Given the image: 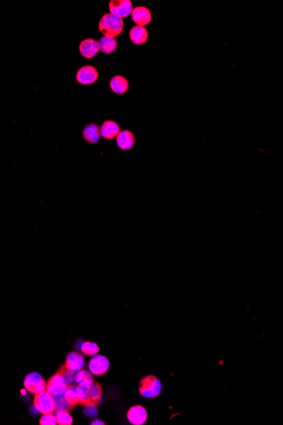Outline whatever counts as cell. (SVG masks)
Returning a JSON list of instances; mask_svg holds the SVG:
<instances>
[{
	"label": "cell",
	"mask_w": 283,
	"mask_h": 425,
	"mask_svg": "<svg viewBox=\"0 0 283 425\" xmlns=\"http://www.w3.org/2000/svg\"><path fill=\"white\" fill-rule=\"evenodd\" d=\"M46 384L43 376L38 373H31L25 378L24 386L26 390L35 395L46 390Z\"/></svg>",
	"instance_id": "5"
},
{
	"label": "cell",
	"mask_w": 283,
	"mask_h": 425,
	"mask_svg": "<svg viewBox=\"0 0 283 425\" xmlns=\"http://www.w3.org/2000/svg\"><path fill=\"white\" fill-rule=\"evenodd\" d=\"M99 28L101 33L110 38H115L120 35L124 28L123 20L115 15L108 13L106 14L100 19Z\"/></svg>",
	"instance_id": "1"
},
{
	"label": "cell",
	"mask_w": 283,
	"mask_h": 425,
	"mask_svg": "<svg viewBox=\"0 0 283 425\" xmlns=\"http://www.w3.org/2000/svg\"><path fill=\"white\" fill-rule=\"evenodd\" d=\"M127 416L128 421L133 425L144 424L148 418L146 409L140 405L131 407L127 412Z\"/></svg>",
	"instance_id": "10"
},
{
	"label": "cell",
	"mask_w": 283,
	"mask_h": 425,
	"mask_svg": "<svg viewBox=\"0 0 283 425\" xmlns=\"http://www.w3.org/2000/svg\"><path fill=\"white\" fill-rule=\"evenodd\" d=\"M85 365V359L83 356L78 352H71L66 357L65 363L64 364L65 368H67L72 371L78 372L83 368Z\"/></svg>",
	"instance_id": "16"
},
{
	"label": "cell",
	"mask_w": 283,
	"mask_h": 425,
	"mask_svg": "<svg viewBox=\"0 0 283 425\" xmlns=\"http://www.w3.org/2000/svg\"><path fill=\"white\" fill-rule=\"evenodd\" d=\"M100 129L101 137L105 139H107V140H111V139L116 138L119 133L121 132L120 125L115 121H112V120H107L106 122H103Z\"/></svg>",
	"instance_id": "13"
},
{
	"label": "cell",
	"mask_w": 283,
	"mask_h": 425,
	"mask_svg": "<svg viewBox=\"0 0 283 425\" xmlns=\"http://www.w3.org/2000/svg\"><path fill=\"white\" fill-rule=\"evenodd\" d=\"M136 143L134 133L129 130H122L116 137V144L122 150L132 149Z\"/></svg>",
	"instance_id": "12"
},
{
	"label": "cell",
	"mask_w": 283,
	"mask_h": 425,
	"mask_svg": "<svg viewBox=\"0 0 283 425\" xmlns=\"http://www.w3.org/2000/svg\"><path fill=\"white\" fill-rule=\"evenodd\" d=\"M132 18L137 26L144 27L151 22L152 15L150 11L144 6H139L132 10Z\"/></svg>",
	"instance_id": "14"
},
{
	"label": "cell",
	"mask_w": 283,
	"mask_h": 425,
	"mask_svg": "<svg viewBox=\"0 0 283 425\" xmlns=\"http://www.w3.org/2000/svg\"><path fill=\"white\" fill-rule=\"evenodd\" d=\"M76 81L82 85L95 83L99 77L98 70L92 65H85L79 69L76 73Z\"/></svg>",
	"instance_id": "9"
},
{
	"label": "cell",
	"mask_w": 283,
	"mask_h": 425,
	"mask_svg": "<svg viewBox=\"0 0 283 425\" xmlns=\"http://www.w3.org/2000/svg\"><path fill=\"white\" fill-rule=\"evenodd\" d=\"M110 86L114 93H116L117 95H123L125 93H127L129 89V82L124 76L117 75L112 77L110 82Z\"/></svg>",
	"instance_id": "18"
},
{
	"label": "cell",
	"mask_w": 283,
	"mask_h": 425,
	"mask_svg": "<svg viewBox=\"0 0 283 425\" xmlns=\"http://www.w3.org/2000/svg\"><path fill=\"white\" fill-rule=\"evenodd\" d=\"M67 386V384L62 375L59 374V372H57L56 374L53 375L47 383L46 390L53 396H57V395H64Z\"/></svg>",
	"instance_id": "7"
},
{
	"label": "cell",
	"mask_w": 283,
	"mask_h": 425,
	"mask_svg": "<svg viewBox=\"0 0 283 425\" xmlns=\"http://www.w3.org/2000/svg\"><path fill=\"white\" fill-rule=\"evenodd\" d=\"M102 387L98 382H92L87 388L77 386V398L82 406H97L102 396Z\"/></svg>",
	"instance_id": "2"
},
{
	"label": "cell",
	"mask_w": 283,
	"mask_h": 425,
	"mask_svg": "<svg viewBox=\"0 0 283 425\" xmlns=\"http://www.w3.org/2000/svg\"><path fill=\"white\" fill-rule=\"evenodd\" d=\"M81 353L87 357H93L100 352V347L95 342H84L81 347Z\"/></svg>",
	"instance_id": "24"
},
{
	"label": "cell",
	"mask_w": 283,
	"mask_h": 425,
	"mask_svg": "<svg viewBox=\"0 0 283 425\" xmlns=\"http://www.w3.org/2000/svg\"><path fill=\"white\" fill-rule=\"evenodd\" d=\"M129 37L133 44L141 45V44L146 43V41L148 40V31L144 27L135 26V27H132L130 31Z\"/></svg>",
	"instance_id": "17"
},
{
	"label": "cell",
	"mask_w": 283,
	"mask_h": 425,
	"mask_svg": "<svg viewBox=\"0 0 283 425\" xmlns=\"http://www.w3.org/2000/svg\"><path fill=\"white\" fill-rule=\"evenodd\" d=\"M161 382L154 375H148L140 381L139 392L145 398L157 397L161 392Z\"/></svg>",
	"instance_id": "3"
},
{
	"label": "cell",
	"mask_w": 283,
	"mask_h": 425,
	"mask_svg": "<svg viewBox=\"0 0 283 425\" xmlns=\"http://www.w3.org/2000/svg\"><path fill=\"white\" fill-rule=\"evenodd\" d=\"M54 405H55V411L54 412H60V411H67L70 412L72 406L65 400L64 395H57L54 396Z\"/></svg>",
	"instance_id": "22"
},
{
	"label": "cell",
	"mask_w": 283,
	"mask_h": 425,
	"mask_svg": "<svg viewBox=\"0 0 283 425\" xmlns=\"http://www.w3.org/2000/svg\"><path fill=\"white\" fill-rule=\"evenodd\" d=\"M55 417H56L57 424H72V417H71V415H70L67 411H60V412H56Z\"/></svg>",
	"instance_id": "25"
},
{
	"label": "cell",
	"mask_w": 283,
	"mask_h": 425,
	"mask_svg": "<svg viewBox=\"0 0 283 425\" xmlns=\"http://www.w3.org/2000/svg\"><path fill=\"white\" fill-rule=\"evenodd\" d=\"M80 54L86 59H92L100 51L99 42L92 38H86L81 41L79 46Z\"/></svg>",
	"instance_id": "11"
},
{
	"label": "cell",
	"mask_w": 283,
	"mask_h": 425,
	"mask_svg": "<svg viewBox=\"0 0 283 425\" xmlns=\"http://www.w3.org/2000/svg\"><path fill=\"white\" fill-rule=\"evenodd\" d=\"M82 137L89 144H98L101 139L100 127L96 123L86 125L82 130Z\"/></svg>",
	"instance_id": "15"
},
{
	"label": "cell",
	"mask_w": 283,
	"mask_h": 425,
	"mask_svg": "<svg viewBox=\"0 0 283 425\" xmlns=\"http://www.w3.org/2000/svg\"><path fill=\"white\" fill-rule=\"evenodd\" d=\"M110 365V361L105 356L95 355L89 362L88 368L93 375L101 376L109 371Z\"/></svg>",
	"instance_id": "8"
},
{
	"label": "cell",
	"mask_w": 283,
	"mask_h": 425,
	"mask_svg": "<svg viewBox=\"0 0 283 425\" xmlns=\"http://www.w3.org/2000/svg\"><path fill=\"white\" fill-rule=\"evenodd\" d=\"M64 396H65V400L71 405L73 408L76 407L77 404H79L78 398H77V386L76 385L67 386L65 393H64Z\"/></svg>",
	"instance_id": "21"
},
{
	"label": "cell",
	"mask_w": 283,
	"mask_h": 425,
	"mask_svg": "<svg viewBox=\"0 0 283 425\" xmlns=\"http://www.w3.org/2000/svg\"><path fill=\"white\" fill-rule=\"evenodd\" d=\"M34 406L42 414H50L55 411L54 396L46 390L36 394L34 397Z\"/></svg>",
	"instance_id": "4"
},
{
	"label": "cell",
	"mask_w": 283,
	"mask_h": 425,
	"mask_svg": "<svg viewBox=\"0 0 283 425\" xmlns=\"http://www.w3.org/2000/svg\"><path fill=\"white\" fill-rule=\"evenodd\" d=\"M91 424H102V425H104V424H105V422H103V421H101V420H98L97 419V420H95V421H93V422H92V423H91Z\"/></svg>",
	"instance_id": "27"
},
{
	"label": "cell",
	"mask_w": 283,
	"mask_h": 425,
	"mask_svg": "<svg viewBox=\"0 0 283 425\" xmlns=\"http://www.w3.org/2000/svg\"><path fill=\"white\" fill-rule=\"evenodd\" d=\"M111 14L120 18L129 17L132 14V3L130 0H111L109 4Z\"/></svg>",
	"instance_id": "6"
},
{
	"label": "cell",
	"mask_w": 283,
	"mask_h": 425,
	"mask_svg": "<svg viewBox=\"0 0 283 425\" xmlns=\"http://www.w3.org/2000/svg\"><path fill=\"white\" fill-rule=\"evenodd\" d=\"M39 423H40V425H56V417H54L53 413L44 414L43 417H41Z\"/></svg>",
	"instance_id": "26"
},
{
	"label": "cell",
	"mask_w": 283,
	"mask_h": 425,
	"mask_svg": "<svg viewBox=\"0 0 283 425\" xmlns=\"http://www.w3.org/2000/svg\"><path fill=\"white\" fill-rule=\"evenodd\" d=\"M99 47L104 54H112L117 49V41L115 38L105 36L99 41Z\"/></svg>",
	"instance_id": "19"
},
{
	"label": "cell",
	"mask_w": 283,
	"mask_h": 425,
	"mask_svg": "<svg viewBox=\"0 0 283 425\" xmlns=\"http://www.w3.org/2000/svg\"><path fill=\"white\" fill-rule=\"evenodd\" d=\"M76 382L80 387L87 388L92 385L93 379H92V374H90L88 371L81 369L76 374Z\"/></svg>",
	"instance_id": "20"
},
{
	"label": "cell",
	"mask_w": 283,
	"mask_h": 425,
	"mask_svg": "<svg viewBox=\"0 0 283 425\" xmlns=\"http://www.w3.org/2000/svg\"><path fill=\"white\" fill-rule=\"evenodd\" d=\"M58 372H59V374H61L63 378L65 379V382H66V384H67L68 386H69V385H76V374H77V372L70 370V369H68L67 368H65L64 365H63L61 368H59Z\"/></svg>",
	"instance_id": "23"
}]
</instances>
